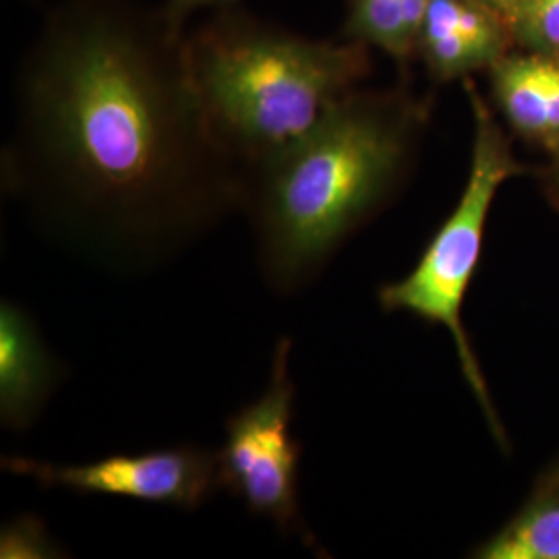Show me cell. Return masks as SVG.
<instances>
[{
	"instance_id": "obj_1",
	"label": "cell",
	"mask_w": 559,
	"mask_h": 559,
	"mask_svg": "<svg viewBox=\"0 0 559 559\" xmlns=\"http://www.w3.org/2000/svg\"><path fill=\"white\" fill-rule=\"evenodd\" d=\"M185 36L162 7L59 0L21 60L4 182L102 260H162L245 207Z\"/></svg>"
},
{
	"instance_id": "obj_2",
	"label": "cell",
	"mask_w": 559,
	"mask_h": 559,
	"mask_svg": "<svg viewBox=\"0 0 559 559\" xmlns=\"http://www.w3.org/2000/svg\"><path fill=\"white\" fill-rule=\"evenodd\" d=\"M427 119V102L406 87H357L307 138L247 175L242 210L276 293L293 295L318 278L342 242L392 200Z\"/></svg>"
},
{
	"instance_id": "obj_3",
	"label": "cell",
	"mask_w": 559,
	"mask_h": 559,
	"mask_svg": "<svg viewBox=\"0 0 559 559\" xmlns=\"http://www.w3.org/2000/svg\"><path fill=\"white\" fill-rule=\"evenodd\" d=\"M203 117L249 175L307 138L371 73L359 41L311 40L226 4L185 36Z\"/></svg>"
},
{
	"instance_id": "obj_4",
	"label": "cell",
	"mask_w": 559,
	"mask_h": 559,
	"mask_svg": "<svg viewBox=\"0 0 559 559\" xmlns=\"http://www.w3.org/2000/svg\"><path fill=\"white\" fill-rule=\"evenodd\" d=\"M464 90L473 110V152L459 203L429 240L417 265L404 278L383 284L378 299L383 311H402L448 330L459 355L462 376L479 402L491 436L506 448L508 436L477 353L462 323V307L477 274L485 226L493 201L501 185L524 175L526 168L514 156L510 140L475 83L464 80Z\"/></svg>"
},
{
	"instance_id": "obj_5",
	"label": "cell",
	"mask_w": 559,
	"mask_h": 559,
	"mask_svg": "<svg viewBox=\"0 0 559 559\" xmlns=\"http://www.w3.org/2000/svg\"><path fill=\"white\" fill-rule=\"evenodd\" d=\"M293 340L280 338L265 392L226 423V440L216 452L221 487L255 516L272 520L284 535L316 547L299 506V441L293 436L295 381L290 376Z\"/></svg>"
},
{
	"instance_id": "obj_6",
	"label": "cell",
	"mask_w": 559,
	"mask_h": 559,
	"mask_svg": "<svg viewBox=\"0 0 559 559\" xmlns=\"http://www.w3.org/2000/svg\"><path fill=\"white\" fill-rule=\"evenodd\" d=\"M11 475L29 477L44 487L80 493L195 510L221 487L216 452L179 445L145 454H120L85 464H57L46 460L2 459Z\"/></svg>"
},
{
	"instance_id": "obj_7",
	"label": "cell",
	"mask_w": 559,
	"mask_h": 559,
	"mask_svg": "<svg viewBox=\"0 0 559 559\" xmlns=\"http://www.w3.org/2000/svg\"><path fill=\"white\" fill-rule=\"evenodd\" d=\"M514 48L508 23L480 0H429L417 57L436 83L489 71Z\"/></svg>"
},
{
	"instance_id": "obj_8",
	"label": "cell",
	"mask_w": 559,
	"mask_h": 559,
	"mask_svg": "<svg viewBox=\"0 0 559 559\" xmlns=\"http://www.w3.org/2000/svg\"><path fill=\"white\" fill-rule=\"evenodd\" d=\"M59 381V365L46 348L38 325L20 305H0V420L25 431L40 417Z\"/></svg>"
},
{
	"instance_id": "obj_9",
	"label": "cell",
	"mask_w": 559,
	"mask_h": 559,
	"mask_svg": "<svg viewBox=\"0 0 559 559\" xmlns=\"http://www.w3.org/2000/svg\"><path fill=\"white\" fill-rule=\"evenodd\" d=\"M493 104L512 131L543 147L559 145V59L512 48L491 69Z\"/></svg>"
},
{
	"instance_id": "obj_10",
	"label": "cell",
	"mask_w": 559,
	"mask_h": 559,
	"mask_svg": "<svg viewBox=\"0 0 559 559\" xmlns=\"http://www.w3.org/2000/svg\"><path fill=\"white\" fill-rule=\"evenodd\" d=\"M477 559H559V489L540 479L519 512L475 547Z\"/></svg>"
},
{
	"instance_id": "obj_11",
	"label": "cell",
	"mask_w": 559,
	"mask_h": 559,
	"mask_svg": "<svg viewBox=\"0 0 559 559\" xmlns=\"http://www.w3.org/2000/svg\"><path fill=\"white\" fill-rule=\"evenodd\" d=\"M427 4L429 0H346V21L340 38L408 62L417 57Z\"/></svg>"
},
{
	"instance_id": "obj_12",
	"label": "cell",
	"mask_w": 559,
	"mask_h": 559,
	"mask_svg": "<svg viewBox=\"0 0 559 559\" xmlns=\"http://www.w3.org/2000/svg\"><path fill=\"white\" fill-rule=\"evenodd\" d=\"M510 32L514 48L559 59V0H524Z\"/></svg>"
},
{
	"instance_id": "obj_13",
	"label": "cell",
	"mask_w": 559,
	"mask_h": 559,
	"mask_svg": "<svg viewBox=\"0 0 559 559\" xmlns=\"http://www.w3.org/2000/svg\"><path fill=\"white\" fill-rule=\"evenodd\" d=\"M59 545L48 535L46 526L36 516H21L9 522L0 535V558L40 559L59 558Z\"/></svg>"
},
{
	"instance_id": "obj_14",
	"label": "cell",
	"mask_w": 559,
	"mask_h": 559,
	"mask_svg": "<svg viewBox=\"0 0 559 559\" xmlns=\"http://www.w3.org/2000/svg\"><path fill=\"white\" fill-rule=\"evenodd\" d=\"M239 0H166L162 4L164 13L168 15V20L173 21L180 29H187V20L198 13L201 9H207V7H214V9H221L226 4H237Z\"/></svg>"
},
{
	"instance_id": "obj_15",
	"label": "cell",
	"mask_w": 559,
	"mask_h": 559,
	"mask_svg": "<svg viewBox=\"0 0 559 559\" xmlns=\"http://www.w3.org/2000/svg\"><path fill=\"white\" fill-rule=\"evenodd\" d=\"M485 7H489L493 13H498L501 20L508 23V27H512V21L516 20L520 7L524 4V0H480Z\"/></svg>"
},
{
	"instance_id": "obj_16",
	"label": "cell",
	"mask_w": 559,
	"mask_h": 559,
	"mask_svg": "<svg viewBox=\"0 0 559 559\" xmlns=\"http://www.w3.org/2000/svg\"><path fill=\"white\" fill-rule=\"evenodd\" d=\"M547 189L556 205H559V145L549 152V166H547Z\"/></svg>"
},
{
	"instance_id": "obj_17",
	"label": "cell",
	"mask_w": 559,
	"mask_h": 559,
	"mask_svg": "<svg viewBox=\"0 0 559 559\" xmlns=\"http://www.w3.org/2000/svg\"><path fill=\"white\" fill-rule=\"evenodd\" d=\"M543 480H547L549 485H554V487H558L559 489V460L556 462V466H554V468H549V471L545 473Z\"/></svg>"
}]
</instances>
